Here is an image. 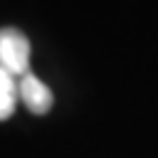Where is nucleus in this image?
Segmentation results:
<instances>
[{
	"label": "nucleus",
	"mask_w": 158,
	"mask_h": 158,
	"mask_svg": "<svg viewBox=\"0 0 158 158\" xmlns=\"http://www.w3.org/2000/svg\"><path fill=\"white\" fill-rule=\"evenodd\" d=\"M0 67L12 77L30 72V40L15 27L0 30Z\"/></svg>",
	"instance_id": "nucleus-1"
},
{
	"label": "nucleus",
	"mask_w": 158,
	"mask_h": 158,
	"mask_svg": "<svg viewBox=\"0 0 158 158\" xmlns=\"http://www.w3.org/2000/svg\"><path fill=\"white\" fill-rule=\"evenodd\" d=\"M15 104H17V81L10 72L0 67V121L12 116Z\"/></svg>",
	"instance_id": "nucleus-3"
},
{
	"label": "nucleus",
	"mask_w": 158,
	"mask_h": 158,
	"mask_svg": "<svg viewBox=\"0 0 158 158\" xmlns=\"http://www.w3.org/2000/svg\"><path fill=\"white\" fill-rule=\"evenodd\" d=\"M17 96L25 101V106H27L32 114H47V111L52 109V104H54V96H52L49 86H47L40 77H35L32 72H27V74L20 77Z\"/></svg>",
	"instance_id": "nucleus-2"
}]
</instances>
